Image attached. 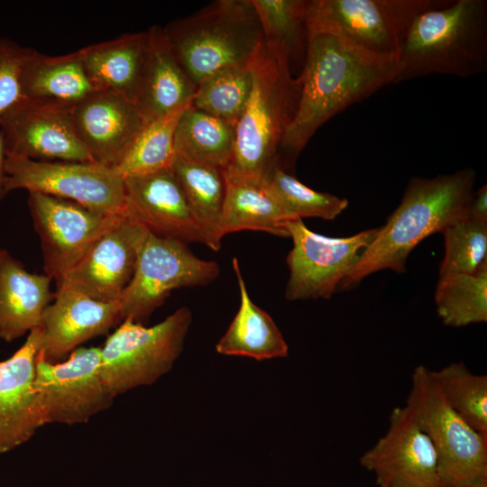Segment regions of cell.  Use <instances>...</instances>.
<instances>
[{
	"mask_svg": "<svg viewBox=\"0 0 487 487\" xmlns=\"http://www.w3.org/2000/svg\"><path fill=\"white\" fill-rule=\"evenodd\" d=\"M441 233L445 255L439 280L474 273L487 262V224L466 217L449 225Z\"/></svg>",
	"mask_w": 487,
	"mask_h": 487,
	"instance_id": "obj_35",
	"label": "cell"
},
{
	"mask_svg": "<svg viewBox=\"0 0 487 487\" xmlns=\"http://www.w3.org/2000/svg\"><path fill=\"white\" fill-rule=\"evenodd\" d=\"M52 279L30 272L7 251L0 259V338L11 343L41 326Z\"/></svg>",
	"mask_w": 487,
	"mask_h": 487,
	"instance_id": "obj_21",
	"label": "cell"
},
{
	"mask_svg": "<svg viewBox=\"0 0 487 487\" xmlns=\"http://www.w3.org/2000/svg\"><path fill=\"white\" fill-rule=\"evenodd\" d=\"M76 133L92 161L116 168L147 124L136 103L97 90L72 108Z\"/></svg>",
	"mask_w": 487,
	"mask_h": 487,
	"instance_id": "obj_18",
	"label": "cell"
},
{
	"mask_svg": "<svg viewBox=\"0 0 487 487\" xmlns=\"http://www.w3.org/2000/svg\"><path fill=\"white\" fill-rule=\"evenodd\" d=\"M431 375L447 404L473 429L487 434V375L471 372L463 362Z\"/></svg>",
	"mask_w": 487,
	"mask_h": 487,
	"instance_id": "obj_34",
	"label": "cell"
},
{
	"mask_svg": "<svg viewBox=\"0 0 487 487\" xmlns=\"http://www.w3.org/2000/svg\"><path fill=\"white\" fill-rule=\"evenodd\" d=\"M41 335L40 327L33 329L19 349L0 362V455L26 443L46 425L33 389Z\"/></svg>",
	"mask_w": 487,
	"mask_h": 487,
	"instance_id": "obj_20",
	"label": "cell"
},
{
	"mask_svg": "<svg viewBox=\"0 0 487 487\" xmlns=\"http://www.w3.org/2000/svg\"><path fill=\"white\" fill-rule=\"evenodd\" d=\"M148 230L124 210L56 285L102 301H118L132 280Z\"/></svg>",
	"mask_w": 487,
	"mask_h": 487,
	"instance_id": "obj_16",
	"label": "cell"
},
{
	"mask_svg": "<svg viewBox=\"0 0 487 487\" xmlns=\"http://www.w3.org/2000/svg\"><path fill=\"white\" fill-rule=\"evenodd\" d=\"M123 322L118 301H102L64 285H57L53 302L41 326L40 353L57 363L79 345Z\"/></svg>",
	"mask_w": 487,
	"mask_h": 487,
	"instance_id": "obj_19",
	"label": "cell"
},
{
	"mask_svg": "<svg viewBox=\"0 0 487 487\" xmlns=\"http://www.w3.org/2000/svg\"><path fill=\"white\" fill-rule=\"evenodd\" d=\"M435 301L444 325L453 327L487 321V262L472 274L438 280Z\"/></svg>",
	"mask_w": 487,
	"mask_h": 487,
	"instance_id": "obj_30",
	"label": "cell"
},
{
	"mask_svg": "<svg viewBox=\"0 0 487 487\" xmlns=\"http://www.w3.org/2000/svg\"><path fill=\"white\" fill-rule=\"evenodd\" d=\"M225 195L219 221V240L241 230L262 231L289 237L288 217L267 192L262 183L225 177Z\"/></svg>",
	"mask_w": 487,
	"mask_h": 487,
	"instance_id": "obj_26",
	"label": "cell"
},
{
	"mask_svg": "<svg viewBox=\"0 0 487 487\" xmlns=\"http://www.w3.org/2000/svg\"><path fill=\"white\" fill-rule=\"evenodd\" d=\"M190 104L147 123L124 158L115 168L124 179L171 167L176 157V127L183 111Z\"/></svg>",
	"mask_w": 487,
	"mask_h": 487,
	"instance_id": "obj_32",
	"label": "cell"
},
{
	"mask_svg": "<svg viewBox=\"0 0 487 487\" xmlns=\"http://www.w3.org/2000/svg\"><path fill=\"white\" fill-rule=\"evenodd\" d=\"M219 273L216 262L196 256L187 244L148 232L119 299L123 321L144 325L173 289L208 285Z\"/></svg>",
	"mask_w": 487,
	"mask_h": 487,
	"instance_id": "obj_9",
	"label": "cell"
},
{
	"mask_svg": "<svg viewBox=\"0 0 487 487\" xmlns=\"http://www.w3.org/2000/svg\"><path fill=\"white\" fill-rule=\"evenodd\" d=\"M72 108L22 96L0 117L7 154L35 161H92L76 133Z\"/></svg>",
	"mask_w": 487,
	"mask_h": 487,
	"instance_id": "obj_14",
	"label": "cell"
},
{
	"mask_svg": "<svg viewBox=\"0 0 487 487\" xmlns=\"http://www.w3.org/2000/svg\"><path fill=\"white\" fill-rule=\"evenodd\" d=\"M234 142V124L202 112L191 104L180 115L174 137L176 156L223 170L231 160Z\"/></svg>",
	"mask_w": 487,
	"mask_h": 487,
	"instance_id": "obj_28",
	"label": "cell"
},
{
	"mask_svg": "<svg viewBox=\"0 0 487 487\" xmlns=\"http://www.w3.org/2000/svg\"><path fill=\"white\" fill-rule=\"evenodd\" d=\"M148 31L124 33L78 50L85 69L99 90L136 103L148 56Z\"/></svg>",
	"mask_w": 487,
	"mask_h": 487,
	"instance_id": "obj_23",
	"label": "cell"
},
{
	"mask_svg": "<svg viewBox=\"0 0 487 487\" xmlns=\"http://www.w3.org/2000/svg\"><path fill=\"white\" fill-rule=\"evenodd\" d=\"M232 264L239 287L240 306L216 345V352L257 361L287 357L289 347L281 332L271 317L255 305L249 296L238 259L234 257Z\"/></svg>",
	"mask_w": 487,
	"mask_h": 487,
	"instance_id": "obj_25",
	"label": "cell"
},
{
	"mask_svg": "<svg viewBox=\"0 0 487 487\" xmlns=\"http://www.w3.org/2000/svg\"><path fill=\"white\" fill-rule=\"evenodd\" d=\"M262 183L289 220L303 217L333 220L348 207L346 198L307 187L280 161L272 166Z\"/></svg>",
	"mask_w": 487,
	"mask_h": 487,
	"instance_id": "obj_31",
	"label": "cell"
},
{
	"mask_svg": "<svg viewBox=\"0 0 487 487\" xmlns=\"http://www.w3.org/2000/svg\"><path fill=\"white\" fill-rule=\"evenodd\" d=\"M406 406L434 445L443 487L487 478V434L473 429L447 404L423 365L414 369Z\"/></svg>",
	"mask_w": 487,
	"mask_h": 487,
	"instance_id": "obj_7",
	"label": "cell"
},
{
	"mask_svg": "<svg viewBox=\"0 0 487 487\" xmlns=\"http://www.w3.org/2000/svg\"><path fill=\"white\" fill-rule=\"evenodd\" d=\"M178 62L198 87L213 74L252 62L263 44L252 0H218L163 27Z\"/></svg>",
	"mask_w": 487,
	"mask_h": 487,
	"instance_id": "obj_5",
	"label": "cell"
},
{
	"mask_svg": "<svg viewBox=\"0 0 487 487\" xmlns=\"http://www.w3.org/2000/svg\"><path fill=\"white\" fill-rule=\"evenodd\" d=\"M467 218L487 224V185L484 184L473 192L471 198Z\"/></svg>",
	"mask_w": 487,
	"mask_h": 487,
	"instance_id": "obj_37",
	"label": "cell"
},
{
	"mask_svg": "<svg viewBox=\"0 0 487 487\" xmlns=\"http://www.w3.org/2000/svg\"><path fill=\"white\" fill-rule=\"evenodd\" d=\"M32 50L0 37V117L22 97V69Z\"/></svg>",
	"mask_w": 487,
	"mask_h": 487,
	"instance_id": "obj_36",
	"label": "cell"
},
{
	"mask_svg": "<svg viewBox=\"0 0 487 487\" xmlns=\"http://www.w3.org/2000/svg\"><path fill=\"white\" fill-rule=\"evenodd\" d=\"M5 193L15 189L67 199L96 213L124 210V179L115 169L94 161H35L7 154Z\"/></svg>",
	"mask_w": 487,
	"mask_h": 487,
	"instance_id": "obj_10",
	"label": "cell"
},
{
	"mask_svg": "<svg viewBox=\"0 0 487 487\" xmlns=\"http://www.w3.org/2000/svg\"><path fill=\"white\" fill-rule=\"evenodd\" d=\"M267 50L282 65L305 58L308 44L306 0H252Z\"/></svg>",
	"mask_w": 487,
	"mask_h": 487,
	"instance_id": "obj_29",
	"label": "cell"
},
{
	"mask_svg": "<svg viewBox=\"0 0 487 487\" xmlns=\"http://www.w3.org/2000/svg\"><path fill=\"white\" fill-rule=\"evenodd\" d=\"M287 229L293 243L286 258L289 275L285 298L289 301L329 299L379 231L375 227L348 237H328L309 230L300 218L289 220Z\"/></svg>",
	"mask_w": 487,
	"mask_h": 487,
	"instance_id": "obj_12",
	"label": "cell"
},
{
	"mask_svg": "<svg viewBox=\"0 0 487 487\" xmlns=\"http://www.w3.org/2000/svg\"><path fill=\"white\" fill-rule=\"evenodd\" d=\"M101 347H78L64 362L45 360L39 351L33 389L45 424L76 425L109 409L115 396L101 372Z\"/></svg>",
	"mask_w": 487,
	"mask_h": 487,
	"instance_id": "obj_11",
	"label": "cell"
},
{
	"mask_svg": "<svg viewBox=\"0 0 487 487\" xmlns=\"http://www.w3.org/2000/svg\"><path fill=\"white\" fill-rule=\"evenodd\" d=\"M459 487H487V478L469 482Z\"/></svg>",
	"mask_w": 487,
	"mask_h": 487,
	"instance_id": "obj_39",
	"label": "cell"
},
{
	"mask_svg": "<svg viewBox=\"0 0 487 487\" xmlns=\"http://www.w3.org/2000/svg\"><path fill=\"white\" fill-rule=\"evenodd\" d=\"M394 83L430 74L470 78L487 70V1L436 0L412 22Z\"/></svg>",
	"mask_w": 487,
	"mask_h": 487,
	"instance_id": "obj_3",
	"label": "cell"
},
{
	"mask_svg": "<svg viewBox=\"0 0 487 487\" xmlns=\"http://www.w3.org/2000/svg\"><path fill=\"white\" fill-rule=\"evenodd\" d=\"M27 203L41 242L44 273L56 282L121 215H101L73 201L39 192H29Z\"/></svg>",
	"mask_w": 487,
	"mask_h": 487,
	"instance_id": "obj_13",
	"label": "cell"
},
{
	"mask_svg": "<svg viewBox=\"0 0 487 487\" xmlns=\"http://www.w3.org/2000/svg\"><path fill=\"white\" fill-rule=\"evenodd\" d=\"M475 181L476 172L470 168L432 178H411L400 205L338 289H353L381 270L405 272L409 253L421 241L467 217Z\"/></svg>",
	"mask_w": 487,
	"mask_h": 487,
	"instance_id": "obj_2",
	"label": "cell"
},
{
	"mask_svg": "<svg viewBox=\"0 0 487 487\" xmlns=\"http://www.w3.org/2000/svg\"><path fill=\"white\" fill-rule=\"evenodd\" d=\"M359 462L378 487H443L434 445L406 405L392 409L387 432Z\"/></svg>",
	"mask_w": 487,
	"mask_h": 487,
	"instance_id": "obj_15",
	"label": "cell"
},
{
	"mask_svg": "<svg viewBox=\"0 0 487 487\" xmlns=\"http://www.w3.org/2000/svg\"><path fill=\"white\" fill-rule=\"evenodd\" d=\"M124 179L128 216L155 235L207 244L171 167Z\"/></svg>",
	"mask_w": 487,
	"mask_h": 487,
	"instance_id": "obj_17",
	"label": "cell"
},
{
	"mask_svg": "<svg viewBox=\"0 0 487 487\" xmlns=\"http://www.w3.org/2000/svg\"><path fill=\"white\" fill-rule=\"evenodd\" d=\"M7 152L5 149V141L0 131V205L6 195L5 189V161H6Z\"/></svg>",
	"mask_w": 487,
	"mask_h": 487,
	"instance_id": "obj_38",
	"label": "cell"
},
{
	"mask_svg": "<svg viewBox=\"0 0 487 487\" xmlns=\"http://www.w3.org/2000/svg\"><path fill=\"white\" fill-rule=\"evenodd\" d=\"M192 313L181 307L152 326L124 320L101 347V372L117 397L149 386L169 372L182 353Z\"/></svg>",
	"mask_w": 487,
	"mask_h": 487,
	"instance_id": "obj_6",
	"label": "cell"
},
{
	"mask_svg": "<svg viewBox=\"0 0 487 487\" xmlns=\"http://www.w3.org/2000/svg\"><path fill=\"white\" fill-rule=\"evenodd\" d=\"M147 31L148 56L136 105L149 123L190 104L197 87L175 58L164 28Z\"/></svg>",
	"mask_w": 487,
	"mask_h": 487,
	"instance_id": "obj_22",
	"label": "cell"
},
{
	"mask_svg": "<svg viewBox=\"0 0 487 487\" xmlns=\"http://www.w3.org/2000/svg\"><path fill=\"white\" fill-rule=\"evenodd\" d=\"M251 68V95L235 124L233 154L223 171L227 178L262 182L280 161L283 138L297 110L300 83L264 42Z\"/></svg>",
	"mask_w": 487,
	"mask_h": 487,
	"instance_id": "obj_4",
	"label": "cell"
},
{
	"mask_svg": "<svg viewBox=\"0 0 487 487\" xmlns=\"http://www.w3.org/2000/svg\"><path fill=\"white\" fill-rule=\"evenodd\" d=\"M6 252V250H5L4 248H2L0 246V259L2 258V256L5 254V253Z\"/></svg>",
	"mask_w": 487,
	"mask_h": 487,
	"instance_id": "obj_40",
	"label": "cell"
},
{
	"mask_svg": "<svg viewBox=\"0 0 487 487\" xmlns=\"http://www.w3.org/2000/svg\"><path fill=\"white\" fill-rule=\"evenodd\" d=\"M251 63L222 69L206 78L198 86L191 106L235 126L252 91Z\"/></svg>",
	"mask_w": 487,
	"mask_h": 487,
	"instance_id": "obj_33",
	"label": "cell"
},
{
	"mask_svg": "<svg viewBox=\"0 0 487 487\" xmlns=\"http://www.w3.org/2000/svg\"><path fill=\"white\" fill-rule=\"evenodd\" d=\"M300 95L280 152L294 161L317 129L350 106L394 83L398 57L379 56L325 32L308 34Z\"/></svg>",
	"mask_w": 487,
	"mask_h": 487,
	"instance_id": "obj_1",
	"label": "cell"
},
{
	"mask_svg": "<svg viewBox=\"0 0 487 487\" xmlns=\"http://www.w3.org/2000/svg\"><path fill=\"white\" fill-rule=\"evenodd\" d=\"M436 0H308V34L335 35L370 53L398 57L418 14Z\"/></svg>",
	"mask_w": 487,
	"mask_h": 487,
	"instance_id": "obj_8",
	"label": "cell"
},
{
	"mask_svg": "<svg viewBox=\"0 0 487 487\" xmlns=\"http://www.w3.org/2000/svg\"><path fill=\"white\" fill-rule=\"evenodd\" d=\"M97 90L78 51L49 56L32 49L22 69L23 97L73 107Z\"/></svg>",
	"mask_w": 487,
	"mask_h": 487,
	"instance_id": "obj_24",
	"label": "cell"
},
{
	"mask_svg": "<svg viewBox=\"0 0 487 487\" xmlns=\"http://www.w3.org/2000/svg\"><path fill=\"white\" fill-rule=\"evenodd\" d=\"M171 169L205 234L206 245L218 251L217 231L226 187L223 170L180 156L175 157Z\"/></svg>",
	"mask_w": 487,
	"mask_h": 487,
	"instance_id": "obj_27",
	"label": "cell"
}]
</instances>
